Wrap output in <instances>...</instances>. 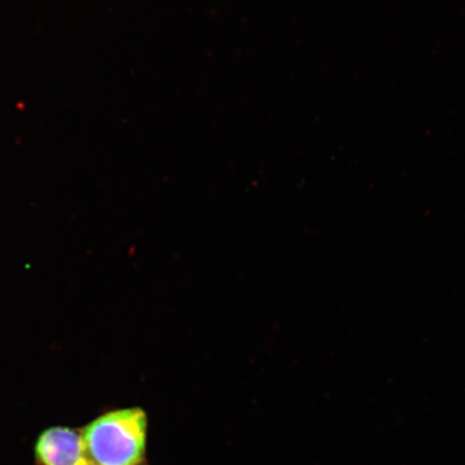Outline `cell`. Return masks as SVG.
<instances>
[{"label":"cell","mask_w":465,"mask_h":465,"mask_svg":"<svg viewBox=\"0 0 465 465\" xmlns=\"http://www.w3.org/2000/svg\"><path fill=\"white\" fill-rule=\"evenodd\" d=\"M148 418L139 407L106 412L81 432L91 465H141L147 449Z\"/></svg>","instance_id":"1"},{"label":"cell","mask_w":465,"mask_h":465,"mask_svg":"<svg viewBox=\"0 0 465 465\" xmlns=\"http://www.w3.org/2000/svg\"><path fill=\"white\" fill-rule=\"evenodd\" d=\"M142 465V464H141Z\"/></svg>","instance_id":"3"},{"label":"cell","mask_w":465,"mask_h":465,"mask_svg":"<svg viewBox=\"0 0 465 465\" xmlns=\"http://www.w3.org/2000/svg\"><path fill=\"white\" fill-rule=\"evenodd\" d=\"M37 465H91L83 436L66 427H54L40 434L35 446Z\"/></svg>","instance_id":"2"}]
</instances>
